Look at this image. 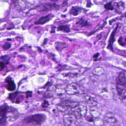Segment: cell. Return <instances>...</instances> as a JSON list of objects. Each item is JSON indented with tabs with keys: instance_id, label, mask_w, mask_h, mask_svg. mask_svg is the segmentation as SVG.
<instances>
[{
	"instance_id": "14",
	"label": "cell",
	"mask_w": 126,
	"mask_h": 126,
	"mask_svg": "<svg viewBox=\"0 0 126 126\" xmlns=\"http://www.w3.org/2000/svg\"><path fill=\"white\" fill-rule=\"evenodd\" d=\"M57 106V109L58 110L61 112H64L66 111L69 109L66 106H64L61 104H60L59 105Z\"/></svg>"
},
{
	"instance_id": "25",
	"label": "cell",
	"mask_w": 126,
	"mask_h": 126,
	"mask_svg": "<svg viewBox=\"0 0 126 126\" xmlns=\"http://www.w3.org/2000/svg\"><path fill=\"white\" fill-rule=\"evenodd\" d=\"M11 47V44L10 43H6L4 46H3V48L4 50H8Z\"/></svg>"
},
{
	"instance_id": "4",
	"label": "cell",
	"mask_w": 126,
	"mask_h": 126,
	"mask_svg": "<svg viewBox=\"0 0 126 126\" xmlns=\"http://www.w3.org/2000/svg\"><path fill=\"white\" fill-rule=\"evenodd\" d=\"M77 119L76 116L72 112L66 114L63 117L64 125L65 126H73L76 123Z\"/></svg>"
},
{
	"instance_id": "16",
	"label": "cell",
	"mask_w": 126,
	"mask_h": 126,
	"mask_svg": "<svg viewBox=\"0 0 126 126\" xmlns=\"http://www.w3.org/2000/svg\"><path fill=\"white\" fill-rule=\"evenodd\" d=\"M90 115L93 118H96L98 117L100 115V113L96 109H92L90 111Z\"/></svg>"
},
{
	"instance_id": "9",
	"label": "cell",
	"mask_w": 126,
	"mask_h": 126,
	"mask_svg": "<svg viewBox=\"0 0 126 126\" xmlns=\"http://www.w3.org/2000/svg\"><path fill=\"white\" fill-rule=\"evenodd\" d=\"M9 111L10 108L8 105L6 104H3L0 106V117H6V114L9 112Z\"/></svg>"
},
{
	"instance_id": "28",
	"label": "cell",
	"mask_w": 126,
	"mask_h": 126,
	"mask_svg": "<svg viewBox=\"0 0 126 126\" xmlns=\"http://www.w3.org/2000/svg\"><path fill=\"white\" fill-rule=\"evenodd\" d=\"M125 16H126V15H125Z\"/></svg>"
},
{
	"instance_id": "23",
	"label": "cell",
	"mask_w": 126,
	"mask_h": 126,
	"mask_svg": "<svg viewBox=\"0 0 126 126\" xmlns=\"http://www.w3.org/2000/svg\"><path fill=\"white\" fill-rule=\"evenodd\" d=\"M104 7L107 9L109 10H112L113 9V7L112 6L111 3H108L105 4Z\"/></svg>"
},
{
	"instance_id": "3",
	"label": "cell",
	"mask_w": 126,
	"mask_h": 126,
	"mask_svg": "<svg viewBox=\"0 0 126 126\" xmlns=\"http://www.w3.org/2000/svg\"><path fill=\"white\" fill-rule=\"evenodd\" d=\"M72 109H73L72 112L76 116L77 119L85 117L87 114V108L85 106L79 104L76 107Z\"/></svg>"
},
{
	"instance_id": "27",
	"label": "cell",
	"mask_w": 126,
	"mask_h": 126,
	"mask_svg": "<svg viewBox=\"0 0 126 126\" xmlns=\"http://www.w3.org/2000/svg\"><path fill=\"white\" fill-rule=\"evenodd\" d=\"M49 106V104L48 103V102L46 101H45L43 103V104H42V107H44V108H46Z\"/></svg>"
},
{
	"instance_id": "29",
	"label": "cell",
	"mask_w": 126,
	"mask_h": 126,
	"mask_svg": "<svg viewBox=\"0 0 126 126\" xmlns=\"http://www.w3.org/2000/svg\"></svg>"
},
{
	"instance_id": "8",
	"label": "cell",
	"mask_w": 126,
	"mask_h": 126,
	"mask_svg": "<svg viewBox=\"0 0 126 126\" xmlns=\"http://www.w3.org/2000/svg\"><path fill=\"white\" fill-rule=\"evenodd\" d=\"M6 83H7L6 89L8 91H13L16 89V86L15 83L13 81L10 77H8L5 80Z\"/></svg>"
},
{
	"instance_id": "22",
	"label": "cell",
	"mask_w": 126,
	"mask_h": 126,
	"mask_svg": "<svg viewBox=\"0 0 126 126\" xmlns=\"http://www.w3.org/2000/svg\"><path fill=\"white\" fill-rule=\"evenodd\" d=\"M0 118V125L5 126L7 123L6 117H1Z\"/></svg>"
},
{
	"instance_id": "12",
	"label": "cell",
	"mask_w": 126,
	"mask_h": 126,
	"mask_svg": "<svg viewBox=\"0 0 126 126\" xmlns=\"http://www.w3.org/2000/svg\"><path fill=\"white\" fill-rule=\"evenodd\" d=\"M104 70L103 68L100 67H96L93 70V74L95 76H100L104 74Z\"/></svg>"
},
{
	"instance_id": "5",
	"label": "cell",
	"mask_w": 126,
	"mask_h": 126,
	"mask_svg": "<svg viewBox=\"0 0 126 126\" xmlns=\"http://www.w3.org/2000/svg\"><path fill=\"white\" fill-rule=\"evenodd\" d=\"M65 92L69 95H73L78 94L79 91V86L75 83H73L68 84L65 89Z\"/></svg>"
},
{
	"instance_id": "18",
	"label": "cell",
	"mask_w": 126,
	"mask_h": 126,
	"mask_svg": "<svg viewBox=\"0 0 126 126\" xmlns=\"http://www.w3.org/2000/svg\"><path fill=\"white\" fill-rule=\"evenodd\" d=\"M77 24L82 27L87 26L89 25V24L87 21L82 18H81L78 22Z\"/></svg>"
},
{
	"instance_id": "26",
	"label": "cell",
	"mask_w": 126,
	"mask_h": 126,
	"mask_svg": "<svg viewBox=\"0 0 126 126\" xmlns=\"http://www.w3.org/2000/svg\"><path fill=\"white\" fill-rule=\"evenodd\" d=\"M5 66V64L4 63V62L0 61V72L3 69Z\"/></svg>"
},
{
	"instance_id": "24",
	"label": "cell",
	"mask_w": 126,
	"mask_h": 126,
	"mask_svg": "<svg viewBox=\"0 0 126 126\" xmlns=\"http://www.w3.org/2000/svg\"><path fill=\"white\" fill-rule=\"evenodd\" d=\"M122 101L123 103L126 106V89L122 96Z\"/></svg>"
},
{
	"instance_id": "7",
	"label": "cell",
	"mask_w": 126,
	"mask_h": 126,
	"mask_svg": "<svg viewBox=\"0 0 126 126\" xmlns=\"http://www.w3.org/2000/svg\"><path fill=\"white\" fill-rule=\"evenodd\" d=\"M84 99L85 102L91 107H95L97 104V101L95 98L87 95L84 97Z\"/></svg>"
},
{
	"instance_id": "2",
	"label": "cell",
	"mask_w": 126,
	"mask_h": 126,
	"mask_svg": "<svg viewBox=\"0 0 126 126\" xmlns=\"http://www.w3.org/2000/svg\"><path fill=\"white\" fill-rule=\"evenodd\" d=\"M116 87L118 95L122 97L126 89V76L124 72H120L117 77Z\"/></svg>"
},
{
	"instance_id": "11",
	"label": "cell",
	"mask_w": 126,
	"mask_h": 126,
	"mask_svg": "<svg viewBox=\"0 0 126 126\" xmlns=\"http://www.w3.org/2000/svg\"><path fill=\"white\" fill-rule=\"evenodd\" d=\"M53 17L54 16H52V15H49L44 17H42L39 19L38 21L36 23V24H44L49 21L51 18Z\"/></svg>"
},
{
	"instance_id": "6",
	"label": "cell",
	"mask_w": 126,
	"mask_h": 126,
	"mask_svg": "<svg viewBox=\"0 0 126 126\" xmlns=\"http://www.w3.org/2000/svg\"><path fill=\"white\" fill-rule=\"evenodd\" d=\"M104 121L109 124L114 126L117 123V120L115 115L111 112H108L105 115L104 117Z\"/></svg>"
},
{
	"instance_id": "13",
	"label": "cell",
	"mask_w": 126,
	"mask_h": 126,
	"mask_svg": "<svg viewBox=\"0 0 126 126\" xmlns=\"http://www.w3.org/2000/svg\"><path fill=\"white\" fill-rule=\"evenodd\" d=\"M93 122L94 125L95 126H102L104 124V120L98 117L95 118Z\"/></svg>"
},
{
	"instance_id": "19",
	"label": "cell",
	"mask_w": 126,
	"mask_h": 126,
	"mask_svg": "<svg viewBox=\"0 0 126 126\" xmlns=\"http://www.w3.org/2000/svg\"><path fill=\"white\" fill-rule=\"evenodd\" d=\"M117 26L116 27L115 29L114 30V31H113L111 35V37H110V39L109 41L110 43V45H111V43H113V41H114V37L115 33V32H116V30H117Z\"/></svg>"
},
{
	"instance_id": "21",
	"label": "cell",
	"mask_w": 126,
	"mask_h": 126,
	"mask_svg": "<svg viewBox=\"0 0 126 126\" xmlns=\"http://www.w3.org/2000/svg\"><path fill=\"white\" fill-rule=\"evenodd\" d=\"M18 94V93L17 92H15L14 93H10L9 95V98L10 100H13L15 98H16Z\"/></svg>"
},
{
	"instance_id": "1",
	"label": "cell",
	"mask_w": 126,
	"mask_h": 126,
	"mask_svg": "<svg viewBox=\"0 0 126 126\" xmlns=\"http://www.w3.org/2000/svg\"><path fill=\"white\" fill-rule=\"evenodd\" d=\"M46 116L43 114H37L27 117L23 120L24 124L32 126H40L46 120Z\"/></svg>"
},
{
	"instance_id": "20",
	"label": "cell",
	"mask_w": 126,
	"mask_h": 126,
	"mask_svg": "<svg viewBox=\"0 0 126 126\" xmlns=\"http://www.w3.org/2000/svg\"><path fill=\"white\" fill-rule=\"evenodd\" d=\"M76 9V7H73L70 10V13L74 16H76L79 14V10Z\"/></svg>"
},
{
	"instance_id": "10",
	"label": "cell",
	"mask_w": 126,
	"mask_h": 126,
	"mask_svg": "<svg viewBox=\"0 0 126 126\" xmlns=\"http://www.w3.org/2000/svg\"><path fill=\"white\" fill-rule=\"evenodd\" d=\"M56 88L54 86H50L47 89L44 94L46 98H50L52 97L56 91Z\"/></svg>"
},
{
	"instance_id": "17",
	"label": "cell",
	"mask_w": 126,
	"mask_h": 126,
	"mask_svg": "<svg viewBox=\"0 0 126 126\" xmlns=\"http://www.w3.org/2000/svg\"><path fill=\"white\" fill-rule=\"evenodd\" d=\"M66 47V44L63 43H58L56 46V49L58 51L60 52Z\"/></svg>"
},
{
	"instance_id": "15",
	"label": "cell",
	"mask_w": 126,
	"mask_h": 126,
	"mask_svg": "<svg viewBox=\"0 0 126 126\" xmlns=\"http://www.w3.org/2000/svg\"><path fill=\"white\" fill-rule=\"evenodd\" d=\"M58 30L62 31L64 32L69 33L70 32L69 27L67 25H62L58 27Z\"/></svg>"
}]
</instances>
